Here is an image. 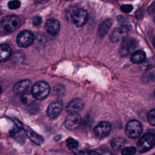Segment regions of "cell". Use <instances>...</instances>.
Returning <instances> with one entry per match:
<instances>
[{
	"label": "cell",
	"mask_w": 155,
	"mask_h": 155,
	"mask_svg": "<svg viewBox=\"0 0 155 155\" xmlns=\"http://www.w3.org/2000/svg\"><path fill=\"white\" fill-rule=\"evenodd\" d=\"M31 91L36 99L42 100L48 96L50 91V85L45 81H38L33 85Z\"/></svg>",
	"instance_id": "cell-1"
},
{
	"label": "cell",
	"mask_w": 155,
	"mask_h": 155,
	"mask_svg": "<svg viewBox=\"0 0 155 155\" xmlns=\"http://www.w3.org/2000/svg\"><path fill=\"white\" fill-rule=\"evenodd\" d=\"M155 145V134L151 133L145 134L137 142V148L140 153L150 150Z\"/></svg>",
	"instance_id": "cell-2"
},
{
	"label": "cell",
	"mask_w": 155,
	"mask_h": 155,
	"mask_svg": "<svg viewBox=\"0 0 155 155\" xmlns=\"http://www.w3.org/2000/svg\"><path fill=\"white\" fill-rule=\"evenodd\" d=\"M20 24L19 18L13 15H9L2 18L1 25L3 30L7 33H12L16 30Z\"/></svg>",
	"instance_id": "cell-3"
},
{
	"label": "cell",
	"mask_w": 155,
	"mask_h": 155,
	"mask_svg": "<svg viewBox=\"0 0 155 155\" xmlns=\"http://www.w3.org/2000/svg\"><path fill=\"white\" fill-rule=\"evenodd\" d=\"M142 132L141 124L136 120H130L125 127V133L130 138L138 137Z\"/></svg>",
	"instance_id": "cell-4"
},
{
	"label": "cell",
	"mask_w": 155,
	"mask_h": 155,
	"mask_svg": "<svg viewBox=\"0 0 155 155\" xmlns=\"http://www.w3.org/2000/svg\"><path fill=\"white\" fill-rule=\"evenodd\" d=\"M35 39L34 35L28 30H22L19 32L16 36L17 44L23 48L31 45Z\"/></svg>",
	"instance_id": "cell-5"
},
{
	"label": "cell",
	"mask_w": 155,
	"mask_h": 155,
	"mask_svg": "<svg viewBox=\"0 0 155 155\" xmlns=\"http://www.w3.org/2000/svg\"><path fill=\"white\" fill-rule=\"evenodd\" d=\"M137 42L135 39L132 38L124 39L119 48V53L122 56H127L136 48Z\"/></svg>",
	"instance_id": "cell-6"
},
{
	"label": "cell",
	"mask_w": 155,
	"mask_h": 155,
	"mask_svg": "<svg viewBox=\"0 0 155 155\" xmlns=\"http://www.w3.org/2000/svg\"><path fill=\"white\" fill-rule=\"evenodd\" d=\"M88 20L87 12L84 9L79 8L74 11L72 15V21L77 27L83 26Z\"/></svg>",
	"instance_id": "cell-7"
},
{
	"label": "cell",
	"mask_w": 155,
	"mask_h": 155,
	"mask_svg": "<svg viewBox=\"0 0 155 155\" xmlns=\"http://www.w3.org/2000/svg\"><path fill=\"white\" fill-rule=\"evenodd\" d=\"M63 109V102L60 100L51 102L47 108V114L51 119H56L59 116Z\"/></svg>",
	"instance_id": "cell-8"
},
{
	"label": "cell",
	"mask_w": 155,
	"mask_h": 155,
	"mask_svg": "<svg viewBox=\"0 0 155 155\" xmlns=\"http://www.w3.org/2000/svg\"><path fill=\"white\" fill-rule=\"evenodd\" d=\"M111 131V125L107 121L99 122L94 128V133L98 138H104L107 136Z\"/></svg>",
	"instance_id": "cell-9"
},
{
	"label": "cell",
	"mask_w": 155,
	"mask_h": 155,
	"mask_svg": "<svg viewBox=\"0 0 155 155\" xmlns=\"http://www.w3.org/2000/svg\"><path fill=\"white\" fill-rule=\"evenodd\" d=\"M81 123V117L78 113L70 114L65 120V125L69 130L78 128Z\"/></svg>",
	"instance_id": "cell-10"
},
{
	"label": "cell",
	"mask_w": 155,
	"mask_h": 155,
	"mask_svg": "<svg viewBox=\"0 0 155 155\" xmlns=\"http://www.w3.org/2000/svg\"><path fill=\"white\" fill-rule=\"evenodd\" d=\"M84 104L80 99H73L71 100L66 106V111L70 114L78 113L84 108Z\"/></svg>",
	"instance_id": "cell-11"
},
{
	"label": "cell",
	"mask_w": 155,
	"mask_h": 155,
	"mask_svg": "<svg viewBox=\"0 0 155 155\" xmlns=\"http://www.w3.org/2000/svg\"><path fill=\"white\" fill-rule=\"evenodd\" d=\"M130 28V27L120 25L119 27L114 28L112 31V33L110 36L111 41L113 42H116L119 41L126 35Z\"/></svg>",
	"instance_id": "cell-12"
},
{
	"label": "cell",
	"mask_w": 155,
	"mask_h": 155,
	"mask_svg": "<svg viewBox=\"0 0 155 155\" xmlns=\"http://www.w3.org/2000/svg\"><path fill=\"white\" fill-rule=\"evenodd\" d=\"M45 28L47 31L52 36L56 35L60 28V24L58 20L55 19H49L45 23Z\"/></svg>",
	"instance_id": "cell-13"
},
{
	"label": "cell",
	"mask_w": 155,
	"mask_h": 155,
	"mask_svg": "<svg viewBox=\"0 0 155 155\" xmlns=\"http://www.w3.org/2000/svg\"><path fill=\"white\" fill-rule=\"evenodd\" d=\"M31 82L29 79L21 80L15 84L13 88V91L16 94L24 93L29 87Z\"/></svg>",
	"instance_id": "cell-14"
},
{
	"label": "cell",
	"mask_w": 155,
	"mask_h": 155,
	"mask_svg": "<svg viewBox=\"0 0 155 155\" xmlns=\"http://www.w3.org/2000/svg\"><path fill=\"white\" fill-rule=\"evenodd\" d=\"M25 134H26L25 130L19 127L12 130L10 133V136L20 143H22L25 141Z\"/></svg>",
	"instance_id": "cell-15"
},
{
	"label": "cell",
	"mask_w": 155,
	"mask_h": 155,
	"mask_svg": "<svg viewBox=\"0 0 155 155\" xmlns=\"http://www.w3.org/2000/svg\"><path fill=\"white\" fill-rule=\"evenodd\" d=\"M24 130L26 133V136L35 144L39 145L43 143L44 142L43 137L41 136L39 134H37L36 133H35V131H33V130L29 128L24 129Z\"/></svg>",
	"instance_id": "cell-16"
},
{
	"label": "cell",
	"mask_w": 155,
	"mask_h": 155,
	"mask_svg": "<svg viewBox=\"0 0 155 155\" xmlns=\"http://www.w3.org/2000/svg\"><path fill=\"white\" fill-rule=\"evenodd\" d=\"M12 50L9 45L2 44L0 46V61L1 62L7 61L11 56Z\"/></svg>",
	"instance_id": "cell-17"
},
{
	"label": "cell",
	"mask_w": 155,
	"mask_h": 155,
	"mask_svg": "<svg viewBox=\"0 0 155 155\" xmlns=\"http://www.w3.org/2000/svg\"><path fill=\"white\" fill-rule=\"evenodd\" d=\"M146 59V55L144 51L142 50H138L134 52L131 56V61L134 64H140L145 61Z\"/></svg>",
	"instance_id": "cell-18"
},
{
	"label": "cell",
	"mask_w": 155,
	"mask_h": 155,
	"mask_svg": "<svg viewBox=\"0 0 155 155\" xmlns=\"http://www.w3.org/2000/svg\"><path fill=\"white\" fill-rule=\"evenodd\" d=\"M112 20L108 19L104 21L99 26L98 30V34L101 37L104 36L110 30L111 25H112Z\"/></svg>",
	"instance_id": "cell-19"
},
{
	"label": "cell",
	"mask_w": 155,
	"mask_h": 155,
	"mask_svg": "<svg viewBox=\"0 0 155 155\" xmlns=\"http://www.w3.org/2000/svg\"><path fill=\"white\" fill-rule=\"evenodd\" d=\"M35 99H36L35 97L31 91L24 92L21 96V101L25 105H30L32 104L35 102Z\"/></svg>",
	"instance_id": "cell-20"
},
{
	"label": "cell",
	"mask_w": 155,
	"mask_h": 155,
	"mask_svg": "<svg viewBox=\"0 0 155 155\" xmlns=\"http://www.w3.org/2000/svg\"><path fill=\"white\" fill-rule=\"evenodd\" d=\"M125 142L123 139L120 137H116L111 140V145L114 150L119 151L122 148L123 145L125 144Z\"/></svg>",
	"instance_id": "cell-21"
},
{
	"label": "cell",
	"mask_w": 155,
	"mask_h": 155,
	"mask_svg": "<svg viewBox=\"0 0 155 155\" xmlns=\"http://www.w3.org/2000/svg\"><path fill=\"white\" fill-rule=\"evenodd\" d=\"M136 151V148L134 147H128L123 148L121 151L122 155H133Z\"/></svg>",
	"instance_id": "cell-22"
},
{
	"label": "cell",
	"mask_w": 155,
	"mask_h": 155,
	"mask_svg": "<svg viewBox=\"0 0 155 155\" xmlns=\"http://www.w3.org/2000/svg\"><path fill=\"white\" fill-rule=\"evenodd\" d=\"M148 121L150 125L155 126V108L151 110L148 114Z\"/></svg>",
	"instance_id": "cell-23"
},
{
	"label": "cell",
	"mask_w": 155,
	"mask_h": 155,
	"mask_svg": "<svg viewBox=\"0 0 155 155\" xmlns=\"http://www.w3.org/2000/svg\"><path fill=\"white\" fill-rule=\"evenodd\" d=\"M78 142L73 138H68L67 140V146L69 149L76 148L78 147Z\"/></svg>",
	"instance_id": "cell-24"
},
{
	"label": "cell",
	"mask_w": 155,
	"mask_h": 155,
	"mask_svg": "<svg viewBox=\"0 0 155 155\" xmlns=\"http://www.w3.org/2000/svg\"><path fill=\"white\" fill-rule=\"evenodd\" d=\"M20 2L18 0H12L8 2V7L11 10H15L20 7Z\"/></svg>",
	"instance_id": "cell-25"
},
{
	"label": "cell",
	"mask_w": 155,
	"mask_h": 155,
	"mask_svg": "<svg viewBox=\"0 0 155 155\" xmlns=\"http://www.w3.org/2000/svg\"><path fill=\"white\" fill-rule=\"evenodd\" d=\"M76 155H99L98 153L91 150H82L76 153Z\"/></svg>",
	"instance_id": "cell-26"
},
{
	"label": "cell",
	"mask_w": 155,
	"mask_h": 155,
	"mask_svg": "<svg viewBox=\"0 0 155 155\" xmlns=\"http://www.w3.org/2000/svg\"><path fill=\"white\" fill-rule=\"evenodd\" d=\"M117 21H118L119 23L120 24V25H125V26L130 27V23H129L128 21L127 20V19L125 18L124 17H123L122 16H117Z\"/></svg>",
	"instance_id": "cell-27"
},
{
	"label": "cell",
	"mask_w": 155,
	"mask_h": 155,
	"mask_svg": "<svg viewBox=\"0 0 155 155\" xmlns=\"http://www.w3.org/2000/svg\"><path fill=\"white\" fill-rule=\"evenodd\" d=\"M133 7L130 4H126V5H123L120 7V9L122 11H123L125 13H130L132 11Z\"/></svg>",
	"instance_id": "cell-28"
},
{
	"label": "cell",
	"mask_w": 155,
	"mask_h": 155,
	"mask_svg": "<svg viewBox=\"0 0 155 155\" xmlns=\"http://www.w3.org/2000/svg\"><path fill=\"white\" fill-rule=\"evenodd\" d=\"M41 22H42V19H41V18L39 17V16H36V17H35V18H33V21H32L33 24L34 25H35V26L39 25L41 24Z\"/></svg>",
	"instance_id": "cell-29"
},
{
	"label": "cell",
	"mask_w": 155,
	"mask_h": 155,
	"mask_svg": "<svg viewBox=\"0 0 155 155\" xmlns=\"http://www.w3.org/2000/svg\"><path fill=\"white\" fill-rule=\"evenodd\" d=\"M148 12L150 14H151L155 12V1L153 2L148 8Z\"/></svg>",
	"instance_id": "cell-30"
},
{
	"label": "cell",
	"mask_w": 155,
	"mask_h": 155,
	"mask_svg": "<svg viewBox=\"0 0 155 155\" xmlns=\"http://www.w3.org/2000/svg\"><path fill=\"white\" fill-rule=\"evenodd\" d=\"M101 155H113V154L110 152H104Z\"/></svg>",
	"instance_id": "cell-31"
},
{
	"label": "cell",
	"mask_w": 155,
	"mask_h": 155,
	"mask_svg": "<svg viewBox=\"0 0 155 155\" xmlns=\"http://www.w3.org/2000/svg\"><path fill=\"white\" fill-rule=\"evenodd\" d=\"M153 47L155 48V38L153 41Z\"/></svg>",
	"instance_id": "cell-32"
},
{
	"label": "cell",
	"mask_w": 155,
	"mask_h": 155,
	"mask_svg": "<svg viewBox=\"0 0 155 155\" xmlns=\"http://www.w3.org/2000/svg\"><path fill=\"white\" fill-rule=\"evenodd\" d=\"M154 22H155V16H154Z\"/></svg>",
	"instance_id": "cell-33"
},
{
	"label": "cell",
	"mask_w": 155,
	"mask_h": 155,
	"mask_svg": "<svg viewBox=\"0 0 155 155\" xmlns=\"http://www.w3.org/2000/svg\"><path fill=\"white\" fill-rule=\"evenodd\" d=\"M154 96H155V90H154Z\"/></svg>",
	"instance_id": "cell-34"
},
{
	"label": "cell",
	"mask_w": 155,
	"mask_h": 155,
	"mask_svg": "<svg viewBox=\"0 0 155 155\" xmlns=\"http://www.w3.org/2000/svg\"><path fill=\"white\" fill-rule=\"evenodd\" d=\"M154 155H155V154H154Z\"/></svg>",
	"instance_id": "cell-35"
}]
</instances>
